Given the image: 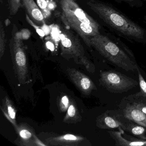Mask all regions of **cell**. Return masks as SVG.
Wrapping results in <instances>:
<instances>
[{
	"label": "cell",
	"mask_w": 146,
	"mask_h": 146,
	"mask_svg": "<svg viewBox=\"0 0 146 146\" xmlns=\"http://www.w3.org/2000/svg\"><path fill=\"white\" fill-rule=\"evenodd\" d=\"M21 137L25 139H28L31 137V134L30 131L27 130H23L20 132Z\"/></svg>",
	"instance_id": "5bb4252c"
},
{
	"label": "cell",
	"mask_w": 146,
	"mask_h": 146,
	"mask_svg": "<svg viewBox=\"0 0 146 146\" xmlns=\"http://www.w3.org/2000/svg\"><path fill=\"white\" fill-rule=\"evenodd\" d=\"M49 7H50V8H53V5L52 4H50V5H49Z\"/></svg>",
	"instance_id": "cb8c5ba5"
},
{
	"label": "cell",
	"mask_w": 146,
	"mask_h": 146,
	"mask_svg": "<svg viewBox=\"0 0 146 146\" xmlns=\"http://www.w3.org/2000/svg\"><path fill=\"white\" fill-rule=\"evenodd\" d=\"M64 138L67 140H76L77 137L75 136L70 134H67L64 136Z\"/></svg>",
	"instance_id": "d6986e66"
},
{
	"label": "cell",
	"mask_w": 146,
	"mask_h": 146,
	"mask_svg": "<svg viewBox=\"0 0 146 146\" xmlns=\"http://www.w3.org/2000/svg\"><path fill=\"white\" fill-rule=\"evenodd\" d=\"M95 9L106 25L128 40L146 44V29L124 15L111 4L97 3Z\"/></svg>",
	"instance_id": "6da1fadb"
},
{
	"label": "cell",
	"mask_w": 146,
	"mask_h": 146,
	"mask_svg": "<svg viewBox=\"0 0 146 146\" xmlns=\"http://www.w3.org/2000/svg\"><path fill=\"white\" fill-rule=\"evenodd\" d=\"M46 46L47 48L51 51H53L54 50V45L52 42H47L46 43Z\"/></svg>",
	"instance_id": "ffe728a7"
},
{
	"label": "cell",
	"mask_w": 146,
	"mask_h": 146,
	"mask_svg": "<svg viewBox=\"0 0 146 146\" xmlns=\"http://www.w3.org/2000/svg\"><path fill=\"white\" fill-rule=\"evenodd\" d=\"M76 16L79 19H83L87 17L85 13L82 10L80 9H77L75 12Z\"/></svg>",
	"instance_id": "4fadbf2b"
},
{
	"label": "cell",
	"mask_w": 146,
	"mask_h": 146,
	"mask_svg": "<svg viewBox=\"0 0 146 146\" xmlns=\"http://www.w3.org/2000/svg\"><path fill=\"white\" fill-rule=\"evenodd\" d=\"M136 70L138 73L139 78L140 91V92H137L136 94L130 95L129 96L123 98L127 100H132L140 98H146V82L144 80L141 73L140 72L139 66L137 64L136 65Z\"/></svg>",
	"instance_id": "ba28073f"
},
{
	"label": "cell",
	"mask_w": 146,
	"mask_h": 146,
	"mask_svg": "<svg viewBox=\"0 0 146 146\" xmlns=\"http://www.w3.org/2000/svg\"><path fill=\"white\" fill-rule=\"evenodd\" d=\"M95 45L101 54L112 64L126 71L136 70L135 56L123 43L108 36L99 35L95 40Z\"/></svg>",
	"instance_id": "7a4b0ae2"
},
{
	"label": "cell",
	"mask_w": 146,
	"mask_h": 146,
	"mask_svg": "<svg viewBox=\"0 0 146 146\" xmlns=\"http://www.w3.org/2000/svg\"><path fill=\"white\" fill-rule=\"evenodd\" d=\"M32 15L33 17L38 21H42L43 20V16L41 12L39 9H34L32 11Z\"/></svg>",
	"instance_id": "7c38bea8"
},
{
	"label": "cell",
	"mask_w": 146,
	"mask_h": 146,
	"mask_svg": "<svg viewBox=\"0 0 146 146\" xmlns=\"http://www.w3.org/2000/svg\"><path fill=\"white\" fill-rule=\"evenodd\" d=\"M37 4L41 9H44L46 7L47 4L45 0H37Z\"/></svg>",
	"instance_id": "ac0fdd59"
},
{
	"label": "cell",
	"mask_w": 146,
	"mask_h": 146,
	"mask_svg": "<svg viewBox=\"0 0 146 146\" xmlns=\"http://www.w3.org/2000/svg\"><path fill=\"white\" fill-rule=\"evenodd\" d=\"M62 102L64 105L65 106L67 107L69 104V100L67 96H63V98H62Z\"/></svg>",
	"instance_id": "44dd1931"
},
{
	"label": "cell",
	"mask_w": 146,
	"mask_h": 146,
	"mask_svg": "<svg viewBox=\"0 0 146 146\" xmlns=\"http://www.w3.org/2000/svg\"><path fill=\"white\" fill-rule=\"evenodd\" d=\"M68 113L70 117H72L76 113V109L73 105H71L68 110Z\"/></svg>",
	"instance_id": "2e32d148"
},
{
	"label": "cell",
	"mask_w": 146,
	"mask_h": 146,
	"mask_svg": "<svg viewBox=\"0 0 146 146\" xmlns=\"http://www.w3.org/2000/svg\"><path fill=\"white\" fill-rule=\"evenodd\" d=\"M8 111L9 116L13 119H15L16 117V113L13 108L11 106L8 107Z\"/></svg>",
	"instance_id": "e0dca14e"
},
{
	"label": "cell",
	"mask_w": 146,
	"mask_h": 146,
	"mask_svg": "<svg viewBox=\"0 0 146 146\" xmlns=\"http://www.w3.org/2000/svg\"><path fill=\"white\" fill-rule=\"evenodd\" d=\"M16 59L17 64L19 66H24L26 63V57L23 52H19L17 53Z\"/></svg>",
	"instance_id": "8fae6325"
},
{
	"label": "cell",
	"mask_w": 146,
	"mask_h": 146,
	"mask_svg": "<svg viewBox=\"0 0 146 146\" xmlns=\"http://www.w3.org/2000/svg\"><path fill=\"white\" fill-rule=\"evenodd\" d=\"M60 38L61 40H64L65 38V36H64V35H60Z\"/></svg>",
	"instance_id": "603a6c76"
},
{
	"label": "cell",
	"mask_w": 146,
	"mask_h": 146,
	"mask_svg": "<svg viewBox=\"0 0 146 146\" xmlns=\"http://www.w3.org/2000/svg\"><path fill=\"white\" fill-rule=\"evenodd\" d=\"M81 84L82 88L84 90H90L94 87V85L92 84L90 79L87 77L84 78L82 79Z\"/></svg>",
	"instance_id": "30bf717a"
},
{
	"label": "cell",
	"mask_w": 146,
	"mask_h": 146,
	"mask_svg": "<svg viewBox=\"0 0 146 146\" xmlns=\"http://www.w3.org/2000/svg\"><path fill=\"white\" fill-rule=\"evenodd\" d=\"M144 1H146V0H144Z\"/></svg>",
	"instance_id": "d4e9b609"
},
{
	"label": "cell",
	"mask_w": 146,
	"mask_h": 146,
	"mask_svg": "<svg viewBox=\"0 0 146 146\" xmlns=\"http://www.w3.org/2000/svg\"><path fill=\"white\" fill-rule=\"evenodd\" d=\"M100 76L102 85L108 92L114 94L127 92L138 84L137 81L115 70L101 72Z\"/></svg>",
	"instance_id": "3957f363"
},
{
	"label": "cell",
	"mask_w": 146,
	"mask_h": 146,
	"mask_svg": "<svg viewBox=\"0 0 146 146\" xmlns=\"http://www.w3.org/2000/svg\"><path fill=\"white\" fill-rule=\"evenodd\" d=\"M110 111H107L98 119V125L100 128L106 129L122 128L125 123L121 121L118 115H111Z\"/></svg>",
	"instance_id": "8992f818"
},
{
	"label": "cell",
	"mask_w": 146,
	"mask_h": 146,
	"mask_svg": "<svg viewBox=\"0 0 146 146\" xmlns=\"http://www.w3.org/2000/svg\"><path fill=\"white\" fill-rule=\"evenodd\" d=\"M36 32L39 34V35L40 36H45V34H44L43 31L40 29H36Z\"/></svg>",
	"instance_id": "7402d4cb"
},
{
	"label": "cell",
	"mask_w": 146,
	"mask_h": 146,
	"mask_svg": "<svg viewBox=\"0 0 146 146\" xmlns=\"http://www.w3.org/2000/svg\"><path fill=\"white\" fill-rule=\"evenodd\" d=\"M125 119L146 128V114L127 100L123 99L119 105Z\"/></svg>",
	"instance_id": "277c9868"
},
{
	"label": "cell",
	"mask_w": 146,
	"mask_h": 146,
	"mask_svg": "<svg viewBox=\"0 0 146 146\" xmlns=\"http://www.w3.org/2000/svg\"><path fill=\"white\" fill-rule=\"evenodd\" d=\"M119 129V131H109L108 132L115 142V146H146V140L128 135L125 134L123 129L121 128Z\"/></svg>",
	"instance_id": "5b68a950"
},
{
	"label": "cell",
	"mask_w": 146,
	"mask_h": 146,
	"mask_svg": "<svg viewBox=\"0 0 146 146\" xmlns=\"http://www.w3.org/2000/svg\"><path fill=\"white\" fill-rule=\"evenodd\" d=\"M121 129L142 140H146V128L132 121L125 123Z\"/></svg>",
	"instance_id": "52a82bcc"
},
{
	"label": "cell",
	"mask_w": 146,
	"mask_h": 146,
	"mask_svg": "<svg viewBox=\"0 0 146 146\" xmlns=\"http://www.w3.org/2000/svg\"><path fill=\"white\" fill-rule=\"evenodd\" d=\"M62 43L65 47L69 48L72 46L71 41L70 39L67 38H65L64 40H62Z\"/></svg>",
	"instance_id": "9a60e30c"
},
{
	"label": "cell",
	"mask_w": 146,
	"mask_h": 146,
	"mask_svg": "<svg viewBox=\"0 0 146 146\" xmlns=\"http://www.w3.org/2000/svg\"><path fill=\"white\" fill-rule=\"evenodd\" d=\"M128 101L146 114V98H140Z\"/></svg>",
	"instance_id": "9c48e42d"
}]
</instances>
